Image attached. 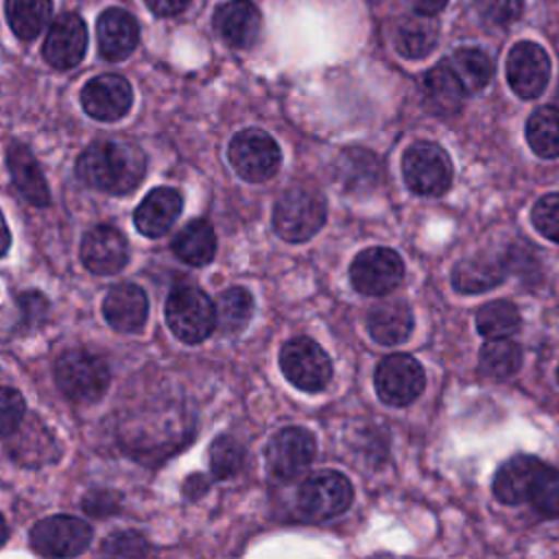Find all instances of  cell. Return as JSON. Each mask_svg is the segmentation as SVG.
<instances>
[{"instance_id": "obj_1", "label": "cell", "mask_w": 559, "mask_h": 559, "mask_svg": "<svg viewBox=\"0 0 559 559\" xmlns=\"http://www.w3.org/2000/svg\"><path fill=\"white\" fill-rule=\"evenodd\" d=\"M74 173L83 186L98 192L131 194L144 179L146 157L131 142L96 140L81 151Z\"/></svg>"}, {"instance_id": "obj_2", "label": "cell", "mask_w": 559, "mask_h": 559, "mask_svg": "<svg viewBox=\"0 0 559 559\" xmlns=\"http://www.w3.org/2000/svg\"><path fill=\"white\" fill-rule=\"evenodd\" d=\"M55 384L61 395L74 404H96L109 389L111 376L107 362L83 347L63 352L52 367Z\"/></svg>"}, {"instance_id": "obj_3", "label": "cell", "mask_w": 559, "mask_h": 559, "mask_svg": "<svg viewBox=\"0 0 559 559\" xmlns=\"http://www.w3.org/2000/svg\"><path fill=\"white\" fill-rule=\"evenodd\" d=\"M168 330L186 345L203 343L216 328L214 301L194 284L175 286L164 304Z\"/></svg>"}, {"instance_id": "obj_4", "label": "cell", "mask_w": 559, "mask_h": 559, "mask_svg": "<svg viewBox=\"0 0 559 559\" xmlns=\"http://www.w3.org/2000/svg\"><path fill=\"white\" fill-rule=\"evenodd\" d=\"M325 223V199L317 188H286L273 207V227L286 242L310 240Z\"/></svg>"}, {"instance_id": "obj_5", "label": "cell", "mask_w": 559, "mask_h": 559, "mask_svg": "<svg viewBox=\"0 0 559 559\" xmlns=\"http://www.w3.org/2000/svg\"><path fill=\"white\" fill-rule=\"evenodd\" d=\"M354 502L349 478L336 469L310 474L297 489V511L308 522H325L345 513Z\"/></svg>"}, {"instance_id": "obj_6", "label": "cell", "mask_w": 559, "mask_h": 559, "mask_svg": "<svg viewBox=\"0 0 559 559\" xmlns=\"http://www.w3.org/2000/svg\"><path fill=\"white\" fill-rule=\"evenodd\" d=\"M402 175L411 192L421 197H441L452 186V162L448 153L428 140L411 144L402 155Z\"/></svg>"}, {"instance_id": "obj_7", "label": "cell", "mask_w": 559, "mask_h": 559, "mask_svg": "<svg viewBox=\"0 0 559 559\" xmlns=\"http://www.w3.org/2000/svg\"><path fill=\"white\" fill-rule=\"evenodd\" d=\"M227 159L240 179L260 183L271 179L280 170L282 151L273 135L262 129L249 127L231 138Z\"/></svg>"}, {"instance_id": "obj_8", "label": "cell", "mask_w": 559, "mask_h": 559, "mask_svg": "<svg viewBox=\"0 0 559 559\" xmlns=\"http://www.w3.org/2000/svg\"><path fill=\"white\" fill-rule=\"evenodd\" d=\"M280 367L290 384L306 393H317L332 378L330 356L308 336H295L280 349Z\"/></svg>"}, {"instance_id": "obj_9", "label": "cell", "mask_w": 559, "mask_h": 559, "mask_svg": "<svg viewBox=\"0 0 559 559\" xmlns=\"http://www.w3.org/2000/svg\"><path fill=\"white\" fill-rule=\"evenodd\" d=\"M92 526L74 515H50L28 531L31 548L41 557H76L92 544Z\"/></svg>"}, {"instance_id": "obj_10", "label": "cell", "mask_w": 559, "mask_h": 559, "mask_svg": "<svg viewBox=\"0 0 559 559\" xmlns=\"http://www.w3.org/2000/svg\"><path fill=\"white\" fill-rule=\"evenodd\" d=\"M404 277L402 258L389 247H369L349 264L352 286L367 297H384L393 293Z\"/></svg>"}, {"instance_id": "obj_11", "label": "cell", "mask_w": 559, "mask_h": 559, "mask_svg": "<svg viewBox=\"0 0 559 559\" xmlns=\"http://www.w3.org/2000/svg\"><path fill=\"white\" fill-rule=\"evenodd\" d=\"M376 393L389 406H408L426 386L424 367L408 354L384 356L373 373Z\"/></svg>"}, {"instance_id": "obj_12", "label": "cell", "mask_w": 559, "mask_h": 559, "mask_svg": "<svg viewBox=\"0 0 559 559\" xmlns=\"http://www.w3.org/2000/svg\"><path fill=\"white\" fill-rule=\"evenodd\" d=\"M314 454L317 441L312 432L301 426H286L266 443V469L277 480H293L310 467Z\"/></svg>"}, {"instance_id": "obj_13", "label": "cell", "mask_w": 559, "mask_h": 559, "mask_svg": "<svg viewBox=\"0 0 559 559\" xmlns=\"http://www.w3.org/2000/svg\"><path fill=\"white\" fill-rule=\"evenodd\" d=\"M509 87L524 100L537 98L550 81V57L548 52L531 41L522 39L511 46L504 63Z\"/></svg>"}, {"instance_id": "obj_14", "label": "cell", "mask_w": 559, "mask_h": 559, "mask_svg": "<svg viewBox=\"0 0 559 559\" xmlns=\"http://www.w3.org/2000/svg\"><path fill=\"white\" fill-rule=\"evenodd\" d=\"M87 52V26L79 13H59L41 44L44 61L55 70L76 68Z\"/></svg>"}, {"instance_id": "obj_15", "label": "cell", "mask_w": 559, "mask_h": 559, "mask_svg": "<svg viewBox=\"0 0 559 559\" xmlns=\"http://www.w3.org/2000/svg\"><path fill=\"white\" fill-rule=\"evenodd\" d=\"M83 111L100 122H116L131 111L133 87L131 83L114 72L98 74L81 87Z\"/></svg>"}, {"instance_id": "obj_16", "label": "cell", "mask_w": 559, "mask_h": 559, "mask_svg": "<svg viewBox=\"0 0 559 559\" xmlns=\"http://www.w3.org/2000/svg\"><path fill=\"white\" fill-rule=\"evenodd\" d=\"M79 255L90 273L116 275L129 262V242L116 227L96 225L83 234Z\"/></svg>"}, {"instance_id": "obj_17", "label": "cell", "mask_w": 559, "mask_h": 559, "mask_svg": "<svg viewBox=\"0 0 559 559\" xmlns=\"http://www.w3.org/2000/svg\"><path fill=\"white\" fill-rule=\"evenodd\" d=\"M103 317L107 325L122 334L142 332L148 319V299L146 293L131 282L116 284L107 290L103 299Z\"/></svg>"}, {"instance_id": "obj_18", "label": "cell", "mask_w": 559, "mask_h": 559, "mask_svg": "<svg viewBox=\"0 0 559 559\" xmlns=\"http://www.w3.org/2000/svg\"><path fill=\"white\" fill-rule=\"evenodd\" d=\"M96 41L105 61H122L138 48L140 26L129 11L109 7L96 20Z\"/></svg>"}, {"instance_id": "obj_19", "label": "cell", "mask_w": 559, "mask_h": 559, "mask_svg": "<svg viewBox=\"0 0 559 559\" xmlns=\"http://www.w3.org/2000/svg\"><path fill=\"white\" fill-rule=\"evenodd\" d=\"M183 197L177 188L157 186L144 194L133 212L135 229L146 238H162L179 218Z\"/></svg>"}, {"instance_id": "obj_20", "label": "cell", "mask_w": 559, "mask_h": 559, "mask_svg": "<svg viewBox=\"0 0 559 559\" xmlns=\"http://www.w3.org/2000/svg\"><path fill=\"white\" fill-rule=\"evenodd\" d=\"M11 459L24 467H41L59 459V443L46 424L33 415L9 435Z\"/></svg>"}, {"instance_id": "obj_21", "label": "cell", "mask_w": 559, "mask_h": 559, "mask_svg": "<svg viewBox=\"0 0 559 559\" xmlns=\"http://www.w3.org/2000/svg\"><path fill=\"white\" fill-rule=\"evenodd\" d=\"M214 28L231 48H249L262 31V13L251 0H227L214 11Z\"/></svg>"}, {"instance_id": "obj_22", "label": "cell", "mask_w": 559, "mask_h": 559, "mask_svg": "<svg viewBox=\"0 0 559 559\" xmlns=\"http://www.w3.org/2000/svg\"><path fill=\"white\" fill-rule=\"evenodd\" d=\"M7 170L11 175L13 186L17 192L35 207H48L50 205V188L46 183V177L35 162L31 148L22 142H11L7 146Z\"/></svg>"}, {"instance_id": "obj_23", "label": "cell", "mask_w": 559, "mask_h": 559, "mask_svg": "<svg viewBox=\"0 0 559 559\" xmlns=\"http://www.w3.org/2000/svg\"><path fill=\"white\" fill-rule=\"evenodd\" d=\"M367 332L380 345H400L413 332V310L402 299H382L367 312Z\"/></svg>"}, {"instance_id": "obj_24", "label": "cell", "mask_w": 559, "mask_h": 559, "mask_svg": "<svg viewBox=\"0 0 559 559\" xmlns=\"http://www.w3.org/2000/svg\"><path fill=\"white\" fill-rule=\"evenodd\" d=\"M507 277V262L498 255L478 253L463 258L452 269V288L463 295H476L496 288Z\"/></svg>"}, {"instance_id": "obj_25", "label": "cell", "mask_w": 559, "mask_h": 559, "mask_svg": "<svg viewBox=\"0 0 559 559\" xmlns=\"http://www.w3.org/2000/svg\"><path fill=\"white\" fill-rule=\"evenodd\" d=\"M542 461L531 454H515L504 461L493 476V496L502 504L526 502L535 474L539 472Z\"/></svg>"}, {"instance_id": "obj_26", "label": "cell", "mask_w": 559, "mask_h": 559, "mask_svg": "<svg viewBox=\"0 0 559 559\" xmlns=\"http://www.w3.org/2000/svg\"><path fill=\"white\" fill-rule=\"evenodd\" d=\"M465 96H467L465 90L461 87V83L456 81V76L448 68L445 59L439 61L437 66H432L426 72V76H424V98H426V107L435 116L456 114L461 109Z\"/></svg>"}, {"instance_id": "obj_27", "label": "cell", "mask_w": 559, "mask_h": 559, "mask_svg": "<svg viewBox=\"0 0 559 559\" xmlns=\"http://www.w3.org/2000/svg\"><path fill=\"white\" fill-rule=\"evenodd\" d=\"M173 253L190 266H205L216 255V234L205 218L186 223L170 242Z\"/></svg>"}, {"instance_id": "obj_28", "label": "cell", "mask_w": 559, "mask_h": 559, "mask_svg": "<svg viewBox=\"0 0 559 559\" xmlns=\"http://www.w3.org/2000/svg\"><path fill=\"white\" fill-rule=\"evenodd\" d=\"M437 41L439 28L430 15L417 13V17H404L393 33V46L406 59H424L435 50Z\"/></svg>"}, {"instance_id": "obj_29", "label": "cell", "mask_w": 559, "mask_h": 559, "mask_svg": "<svg viewBox=\"0 0 559 559\" xmlns=\"http://www.w3.org/2000/svg\"><path fill=\"white\" fill-rule=\"evenodd\" d=\"M445 63L465 90V94L480 92L493 79V61L480 48H456L445 59Z\"/></svg>"}, {"instance_id": "obj_30", "label": "cell", "mask_w": 559, "mask_h": 559, "mask_svg": "<svg viewBox=\"0 0 559 559\" xmlns=\"http://www.w3.org/2000/svg\"><path fill=\"white\" fill-rule=\"evenodd\" d=\"M4 17L22 41L35 39L52 17V0H4Z\"/></svg>"}, {"instance_id": "obj_31", "label": "cell", "mask_w": 559, "mask_h": 559, "mask_svg": "<svg viewBox=\"0 0 559 559\" xmlns=\"http://www.w3.org/2000/svg\"><path fill=\"white\" fill-rule=\"evenodd\" d=\"M526 142L537 157L555 159L559 157V107L544 105L537 107L526 120Z\"/></svg>"}, {"instance_id": "obj_32", "label": "cell", "mask_w": 559, "mask_h": 559, "mask_svg": "<svg viewBox=\"0 0 559 559\" xmlns=\"http://www.w3.org/2000/svg\"><path fill=\"white\" fill-rule=\"evenodd\" d=\"M216 328L223 334H240L253 314V297L242 286H231L223 290L214 304Z\"/></svg>"}, {"instance_id": "obj_33", "label": "cell", "mask_w": 559, "mask_h": 559, "mask_svg": "<svg viewBox=\"0 0 559 559\" xmlns=\"http://www.w3.org/2000/svg\"><path fill=\"white\" fill-rule=\"evenodd\" d=\"M480 371L493 380H507L522 367V349L509 338H487L480 347Z\"/></svg>"}, {"instance_id": "obj_34", "label": "cell", "mask_w": 559, "mask_h": 559, "mask_svg": "<svg viewBox=\"0 0 559 559\" xmlns=\"http://www.w3.org/2000/svg\"><path fill=\"white\" fill-rule=\"evenodd\" d=\"M520 310L504 299L487 301L476 312V328L485 338H509L520 330Z\"/></svg>"}, {"instance_id": "obj_35", "label": "cell", "mask_w": 559, "mask_h": 559, "mask_svg": "<svg viewBox=\"0 0 559 559\" xmlns=\"http://www.w3.org/2000/svg\"><path fill=\"white\" fill-rule=\"evenodd\" d=\"M378 159L365 148H349L338 155V179L349 188H360L362 183H373L378 179Z\"/></svg>"}, {"instance_id": "obj_36", "label": "cell", "mask_w": 559, "mask_h": 559, "mask_svg": "<svg viewBox=\"0 0 559 559\" xmlns=\"http://www.w3.org/2000/svg\"><path fill=\"white\" fill-rule=\"evenodd\" d=\"M207 461H210L212 476L218 478V480H225V478H231L240 472V467L245 463V450L234 437L218 435L210 443Z\"/></svg>"}, {"instance_id": "obj_37", "label": "cell", "mask_w": 559, "mask_h": 559, "mask_svg": "<svg viewBox=\"0 0 559 559\" xmlns=\"http://www.w3.org/2000/svg\"><path fill=\"white\" fill-rule=\"evenodd\" d=\"M526 500L542 515L559 518V467H550V465L542 463L539 472L533 478Z\"/></svg>"}, {"instance_id": "obj_38", "label": "cell", "mask_w": 559, "mask_h": 559, "mask_svg": "<svg viewBox=\"0 0 559 559\" xmlns=\"http://www.w3.org/2000/svg\"><path fill=\"white\" fill-rule=\"evenodd\" d=\"M100 552L107 557H146L153 548L140 531L124 528L109 533L100 544Z\"/></svg>"}, {"instance_id": "obj_39", "label": "cell", "mask_w": 559, "mask_h": 559, "mask_svg": "<svg viewBox=\"0 0 559 559\" xmlns=\"http://www.w3.org/2000/svg\"><path fill=\"white\" fill-rule=\"evenodd\" d=\"M531 221L544 238L559 242V192H548L537 199L531 210Z\"/></svg>"}, {"instance_id": "obj_40", "label": "cell", "mask_w": 559, "mask_h": 559, "mask_svg": "<svg viewBox=\"0 0 559 559\" xmlns=\"http://www.w3.org/2000/svg\"><path fill=\"white\" fill-rule=\"evenodd\" d=\"M26 402L17 389L0 384V439H7L24 419Z\"/></svg>"}, {"instance_id": "obj_41", "label": "cell", "mask_w": 559, "mask_h": 559, "mask_svg": "<svg viewBox=\"0 0 559 559\" xmlns=\"http://www.w3.org/2000/svg\"><path fill=\"white\" fill-rule=\"evenodd\" d=\"M478 15L491 26H507L524 11V0H474Z\"/></svg>"}, {"instance_id": "obj_42", "label": "cell", "mask_w": 559, "mask_h": 559, "mask_svg": "<svg viewBox=\"0 0 559 559\" xmlns=\"http://www.w3.org/2000/svg\"><path fill=\"white\" fill-rule=\"evenodd\" d=\"M83 511L94 515V518H105V515H111L120 509V496L111 489H94L90 493L83 496V502H81Z\"/></svg>"}, {"instance_id": "obj_43", "label": "cell", "mask_w": 559, "mask_h": 559, "mask_svg": "<svg viewBox=\"0 0 559 559\" xmlns=\"http://www.w3.org/2000/svg\"><path fill=\"white\" fill-rule=\"evenodd\" d=\"M17 304H20V310L24 314V321H28V325H39L41 321H46L50 304L39 290L20 293Z\"/></svg>"}, {"instance_id": "obj_44", "label": "cell", "mask_w": 559, "mask_h": 559, "mask_svg": "<svg viewBox=\"0 0 559 559\" xmlns=\"http://www.w3.org/2000/svg\"><path fill=\"white\" fill-rule=\"evenodd\" d=\"M144 4L159 17H173L188 9L190 0H144Z\"/></svg>"}, {"instance_id": "obj_45", "label": "cell", "mask_w": 559, "mask_h": 559, "mask_svg": "<svg viewBox=\"0 0 559 559\" xmlns=\"http://www.w3.org/2000/svg\"><path fill=\"white\" fill-rule=\"evenodd\" d=\"M408 4L415 9V13L432 17L445 9L448 0H408Z\"/></svg>"}, {"instance_id": "obj_46", "label": "cell", "mask_w": 559, "mask_h": 559, "mask_svg": "<svg viewBox=\"0 0 559 559\" xmlns=\"http://www.w3.org/2000/svg\"><path fill=\"white\" fill-rule=\"evenodd\" d=\"M205 489H207V480H205L201 474L188 476V478L183 480V496H186V498H199Z\"/></svg>"}, {"instance_id": "obj_47", "label": "cell", "mask_w": 559, "mask_h": 559, "mask_svg": "<svg viewBox=\"0 0 559 559\" xmlns=\"http://www.w3.org/2000/svg\"><path fill=\"white\" fill-rule=\"evenodd\" d=\"M9 247H11V229H9V225L4 221V214L0 210V258L7 255Z\"/></svg>"}, {"instance_id": "obj_48", "label": "cell", "mask_w": 559, "mask_h": 559, "mask_svg": "<svg viewBox=\"0 0 559 559\" xmlns=\"http://www.w3.org/2000/svg\"><path fill=\"white\" fill-rule=\"evenodd\" d=\"M7 539H9V526H7V520H4L2 513H0V548L4 546Z\"/></svg>"}, {"instance_id": "obj_49", "label": "cell", "mask_w": 559, "mask_h": 559, "mask_svg": "<svg viewBox=\"0 0 559 559\" xmlns=\"http://www.w3.org/2000/svg\"><path fill=\"white\" fill-rule=\"evenodd\" d=\"M557 382H559V367H557Z\"/></svg>"}]
</instances>
